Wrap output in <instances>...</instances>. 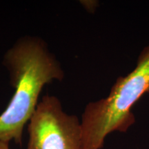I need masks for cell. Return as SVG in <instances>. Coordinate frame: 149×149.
I'll return each instance as SVG.
<instances>
[{
	"instance_id": "1",
	"label": "cell",
	"mask_w": 149,
	"mask_h": 149,
	"mask_svg": "<svg viewBox=\"0 0 149 149\" xmlns=\"http://www.w3.org/2000/svg\"><path fill=\"white\" fill-rule=\"evenodd\" d=\"M3 64L15 93L0 115V141L22 146L24 128L36 111L43 88L63 80L64 72L46 43L34 36L19 39L6 53Z\"/></svg>"
},
{
	"instance_id": "4",
	"label": "cell",
	"mask_w": 149,
	"mask_h": 149,
	"mask_svg": "<svg viewBox=\"0 0 149 149\" xmlns=\"http://www.w3.org/2000/svg\"><path fill=\"white\" fill-rule=\"evenodd\" d=\"M0 149H10L9 143L0 141Z\"/></svg>"
},
{
	"instance_id": "3",
	"label": "cell",
	"mask_w": 149,
	"mask_h": 149,
	"mask_svg": "<svg viewBox=\"0 0 149 149\" xmlns=\"http://www.w3.org/2000/svg\"><path fill=\"white\" fill-rule=\"evenodd\" d=\"M26 149H83L81 122L66 113L60 100L46 95L28 124Z\"/></svg>"
},
{
	"instance_id": "2",
	"label": "cell",
	"mask_w": 149,
	"mask_h": 149,
	"mask_svg": "<svg viewBox=\"0 0 149 149\" xmlns=\"http://www.w3.org/2000/svg\"><path fill=\"white\" fill-rule=\"evenodd\" d=\"M148 93L149 46L133 71L116 80L107 97L86 105L80 121L83 149H102L110 133L127 131L135 122L132 108Z\"/></svg>"
}]
</instances>
